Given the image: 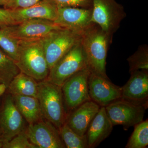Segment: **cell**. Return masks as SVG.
<instances>
[{
	"mask_svg": "<svg viewBox=\"0 0 148 148\" xmlns=\"http://www.w3.org/2000/svg\"><path fill=\"white\" fill-rule=\"evenodd\" d=\"M4 141L3 140L1 132H0V148H3V145Z\"/></svg>",
	"mask_w": 148,
	"mask_h": 148,
	"instance_id": "30",
	"label": "cell"
},
{
	"mask_svg": "<svg viewBox=\"0 0 148 148\" xmlns=\"http://www.w3.org/2000/svg\"><path fill=\"white\" fill-rule=\"evenodd\" d=\"M101 107L91 100L86 101L67 115L65 123L78 135L84 136Z\"/></svg>",
	"mask_w": 148,
	"mask_h": 148,
	"instance_id": "16",
	"label": "cell"
},
{
	"mask_svg": "<svg viewBox=\"0 0 148 148\" xmlns=\"http://www.w3.org/2000/svg\"><path fill=\"white\" fill-rule=\"evenodd\" d=\"M126 16L124 8L115 0H92V23L113 36Z\"/></svg>",
	"mask_w": 148,
	"mask_h": 148,
	"instance_id": "6",
	"label": "cell"
},
{
	"mask_svg": "<svg viewBox=\"0 0 148 148\" xmlns=\"http://www.w3.org/2000/svg\"><path fill=\"white\" fill-rule=\"evenodd\" d=\"M59 132L66 148H89L86 135H78L66 123L62 125Z\"/></svg>",
	"mask_w": 148,
	"mask_h": 148,
	"instance_id": "22",
	"label": "cell"
},
{
	"mask_svg": "<svg viewBox=\"0 0 148 148\" xmlns=\"http://www.w3.org/2000/svg\"><path fill=\"white\" fill-rule=\"evenodd\" d=\"M15 63L20 72L38 82L46 79L50 70L42 39L19 40Z\"/></svg>",
	"mask_w": 148,
	"mask_h": 148,
	"instance_id": "2",
	"label": "cell"
},
{
	"mask_svg": "<svg viewBox=\"0 0 148 148\" xmlns=\"http://www.w3.org/2000/svg\"><path fill=\"white\" fill-rule=\"evenodd\" d=\"M58 8L52 0H41L27 8L11 10L15 24L29 19L40 18L54 21L58 15Z\"/></svg>",
	"mask_w": 148,
	"mask_h": 148,
	"instance_id": "15",
	"label": "cell"
},
{
	"mask_svg": "<svg viewBox=\"0 0 148 148\" xmlns=\"http://www.w3.org/2000/svg\"><path fill=\"white\" fill-rule=\"evenodd\" d=\"M19 40L13 38L3 28H0V48L16 61Z\"/></svg>",
	"mask_w": 148,
	"mask_h": 148,
	"instance_id": "24",
	"label": "cell"
},
{
	"mask_svg": "<svg viewBox=\"0 0 148 148\" xmlns=\"http://www.w3.org/2000/svg\"><path fill=\"white\" fill-rule=\"evenodd\" d=\"M26 123L15 106L12 95L7 92L0 105V132L4 143L25 130Z\"/></svg>",
	"mask_w": 148,
	"mask_h": 148,
	"instance_id": "8",
	"label": "cell"
},
{
	"mask_svg": "<svg viewBox=\"0 0 148 148\" xmlns=\"http://www.w3.org/2000/svg\"><path fill=\"white\" fill-rule=\"evenodd\" d=\"M130 75L128 81L122 87L121 99L148 108V71L139 70Z\"/></svg>",
	"mask_w": 148,
	"mask_h": 148,
	"instance_id": "14",
	"label": "cell"
},
{
	"mask_svg": "<svg viewBox=\"0 0 148 148\" xmlns=\"http://www.w3.org/2000/svg\"><path fill=\"white\" fill-rule=\"evenodd\" d=\"M61 28L54 21L40 18L29 19L2 27L18 40L42 39L50 32Z\"/></svg>",
	"mask_w": 148,
	"mask_h": 148,
	"instance_id": "11",
	"label": "cell"
},
{
	"mask_svg": "<svg viewBox=\"0 0 148 148\" xmlns=\"http://www.w3.org/2000/svg\"><path fill=\"white\" fill-rule=\"evenodd\" d=\"M38 82L20 72L11 81L7 92L12 95H26L37 97Z\"/></svg>",
	"mask_w": 148,
	"mask_h": 148,
	"instance_id": "19",
	"label": "cell"
},
{
	"mask_svg": "<svg viewBox=\"0 0 148 148\" xmlns=\"http://www.w3.org/2000/svg\"><path fill=\"white\" fill-rule=\"evenodd\" d=\"M1 98H0V105H1Z\"/></svg>",
	"mask_w": 148,
	"mask_h": 148,
	"instance_id": "31",
	"label": "cell"
},
{
	"mask_svg": "<svg viewBox=\"0 0 148 148\" xmlns=\"http://www.w3.org/2000/svg\"><path fill=\"white\" fill-rule=\"evenodd\" d=\"M37 98L44 119L59 130L67 116L61 86L46 79L38 82Z\"/></svg>",
	"mask_w": 148,
	"mask_h": 148,
	"instance_id": "3",
	"label": "cell"
},
{
	"mask_svg": "<svg viewBox=\"0 0 148 148\" xmlns=\"http://www.w3.org/2000/svg\"><path fill=\"white\" fill-rule=\"evenodd\" d=\"M86 68L87 60L80 40L50 69L46 80L61 87L69 78Z\"/></svg>",
	"mask_w": 148,
	"mask_h": 148,
	"instance_id": "4",
	"label": "cell"
},
{
	"mask_svg": "<svg viewBox=\"0 0 148 148\" xmlns=\"http://www.w3.org/2000/svg\"><path fill=\"white\" fill-rule=\"evenodd\" d=\"M81 40V35L66 28L52 31L42 39L49 70Z\"/></svg>",
	"mask_w": 148,
	"mask_h": 148,
	"instance_id": "5",
	"label": "cell"
},
{
	"mask_svg": "<svg viewBox=\"0 0 148 148\" xmlns=\"http://www.w3.org/2000/svg\"><path fill=\"white\" fill-rule=\"evenodd\" d=\"M12 96L15 106L28 125L44 119L37 97L20 95Z\"/></svg>",
	"mask_w": 148,
	"mask_h": 148,
	"instance_id": "18",
	"label": "cell"
},
{
	"mask_svg": "<svg viewBox=\"0 0 148 148\" xmlns=\"http://www.w3.org/2000/svg\"><path fill=\"white\" fill-rule=\"evenodd\" d=\"M25 130L14 137L10 141L4 143L3 148H37L29 140Z\"/></svg>",
	"mask_w": 148,
	"mask_h": 148,
	"instance_id": "25",
	"label": "cell"
},
{
	"mask_svg": "<svg viewBox=\"0 0 148 148\" xmlns=\"http://www.w3.org/2000/svg\"><path fill=\"white\" fill-rule=\"evenodd\" d=\"M19 72L15 61L0 48V85L7 90L13 78Z\"/></svg>",
	"mask_w": 148,
	"mask_h": 148,
	"instance_id": "20",
	"label": "cell"
},
{
	"mask_svg": "<svg viewBox=\"0 0 148 148\" xmlns=\"http://www.w3.org/2000/svg\"><path fill=\"white\" fill-rule=\"evenodd\" d=\"M92 8H59L56 24L81 35L92 24Z\"/></svg>",
	"mask_w": 148,
	"mask_h": 148,
	"instance_id": "13",
	"label": "cell"
},
{
	"mask_svg": "<svg viewBox=\"0 0 148 148\" xmlns=\"http://www.w3.org/2000/svg\"><path fill=\"white\" fill-rule=\"evenodd\" d=\"M135 126L126 148H145L148 145V121H142Z\"/></svg>",
	"mask_w": 148,
	"mask_h": 148,
	"instance_id": "21",
	"label": "cell"
},
{
	"mask_svg": "<svg viewBox=\"0 0 148 148\" xmlns=\"http://www.w3.org/2000/svg\"><path fill=\"white\" fill-rule=\"evenodd\" d=\"M10 9L0 8V28L15 24Z\"/></svg>",
	"mask_w": 148,
	"mask_h": 148,
	"instance_id": "28",
	"label": "cell"
},
{
	"mask_svg": "<svg viewBox=\"0 0 148 148\" xmlns=\"http://www.w3.org/2000/svg\"><path fill=\"white\" fill-rule=\"evenodd\" d=\"M10 0H0V5L3 6L4 7L5 6Z\"/></svg>",
	"mask_w": 148,
	"mask_h": 148,
	"instance_id": "29",
	"label": "cell"
},
{
	"mask_svg": "<svg viewBox=\"0 0 148 148\" xmlns=\"http://www.w3.org/2000/svg\"><path fill=\"white\" fill-rule=\"evenodd\" d=\"M112 37L94 23L81 34L88 68L90 73L109 79L106 74V59Z\"/></svg>",
	"mask_w": 148,
	"mask_h": 148,
	"instance_id": "1",
	"label": "cell"
},
{
	"mask_svg": "<svg viewBox=\"0 0 148 148\" xmlns=\"http://www.w3.org/2000/svg\"><path fill=\"white\" fill-rule=\"evenodd\" d=\"M113 126L122 125L127 130L143 121L147 108L121 99L105 107Z\"/></svg>",
	"mask_w": 148,
	"mask_h": 148,
	"instance_id": "9",
	"label": "cell"
},
{
	"mask_svg": "<svg viewBox=\"0 0 148 148\" xmlns=\"http://www.w3.org/2000/svg\"><path fill=\"white\" fill-rule=\"evenodd\" d=\"M113 127L105 107H101L90 123L86 134L88 148L98 147L110 136Z\"/></svg>",
	"mask_w": 148,
	"mask_h": 148,
	"instance_id": "17",
	"label": "cell"
},
{
	"mask_svg": "<svg viewBox=\"0 0 148 148\" xmlns=\"http://www.w3.org/2000/svg\"><path fill=\"white\" fill-rule=\"evenodd\" d=\"M41 0H10L4 8L10 10L27 8Z\"/></svg>",
	"mask_w": 148,
	"mask_h": 148,
	"instance_id": "27",
	"label": "cell"
},
{
	"mask_svg": "<svg viewBox=\"0 0 148 148\" xmlns=\"http://www.w3.org/2000/svg\"><path fill=\"white\" fill-rule=\"evenodd\" d=\"M88 86L90 99L100 107H106L121 98L122 87L114 84L109 78L90 73Z\"/></svg>",
	"mask_w": 148,
	"mask_h": 148,
	"instance_id": "12",
	"label": "cell"
},
{
	"mask_svg": "<svg viewBox=\"0 0 148 148\" xmlns=\"http://www.w3.org/2000/svg\"><path fill=\"white\" fill-rule=\"evenodd\" d=\"M58 8L64 7L92 8V0H52Z\"/></svg>",
	"mask_w": 148,
	"mask_h": 148,
	"instance_id": "26",
	"label": "cell"
},
{
	"mask_svg": "<svg viewBox=\"0 0 148 148\" xmlns=\"http://www.w3.org/2000/svg\"><path fill=\"white\" fill-rule=\"evenodd\" d=\"M130 73L139 70L148 71V48L146 45L141 46L134 54L127 58Z\"/></svg>",
	"mask_w": 148,
	"mask_h": 148,
	"instance_id": "23",
	"label": "cell"
},
{
	"mask_svg": "<svg viewBox=\"0 0 148 148\" xmlns=\"http://www.w3.org/2000/svg\"><path fill=\"white\" fill-rule=\"evenodd\" d=\"M25 131L37 148H66L58 128L45 119L28 125Z\"/></svg>",
	"mask_w": 148,
	"mask_h": 148,
	"instance_id": "10",
	"label": "cell"
},
{
	"mask_svg": "<svg viewBox=\"0 0 148 148\" xmlns=\"http://www.w3.org/2000/svg\"><path fill=\"white\" fill-rule=\"evenodd\" d=\"M90 73L88 68L83 69L69 78L61 86L67 115L83 103L91 100L88 86Z\"/></svg>",
	"mask_w": 148,
	"mask_h": 148,
	"instance_id": "7",
	"label": "cell"
}]
</instances>
